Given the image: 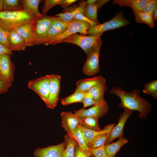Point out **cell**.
I'll return each instance as SVG.
<instances>
[{"mask_svg":"<svg viewBox=\"0 0 157 157\" xmlns=\"http://www.w3.org/2000/svg\"><path fill=\"white\" fill-rule=\"evenodd\" d=\"M98 119L94 117H87L82 119L81 126L88 129L100 131L101 130L99 125Z\"/></svg>","mask_w":157,"mask_h":157,"instance_id":"f546056e","label":"cell"},{"mask_svg":"<svg viewBox=\"0 0 157 157\" xmlns=\"http://www.w3.org/2000/svg\"><path fill=\"white\" fill-rule=\"evenodd\" d=\"M114 126V124H109L99 131L88 129L81 126H79V127L88 144V142L91 140L101 135L109 133Z\"/></svg>","mask_w":157,"mask_h":157,"instance_id":"44dd1931","label":"cell"},{"mask_svg":"<svg viewBox=\"0 0 157 157\" xmlns=\"http://www.w3.org/2000/svg\"><path fill=\"white\" fill-rule=\"evenodd\" d=\"M108 0H97L94 3L87 4L86 1L83 5V14L91 21L99 24L97 19V12L99 8L109 1Z\"/></svg>","mask_w":157,"mask_h":157,"instance_id":"2e32d148","label":"cell"},{"mask_svg":"<svg viewBox=\"0 0 157 157\" xmlns=\"http://www.w3.org/2000/svg\"><path fill=\"white\" fill-rule=\"evenodd\" d=\"M60 0H45L42 8L43 14H46L49 10L57 5H59Z\"/></svg>","mask_w":157,"mask_h":157,"instance_id":"e575fe53","label":"cell"},{"mask_svg":"<svg viewBox=\"0 0 157 157\" xmlns=\"http://www.w3.org/2000/svg\"><path fill=\"white\" fill-rule=\"evenodd\" d=\"M12 85L0 79V94L7 92Z\"/></svg>","mask_w":157,"mask_h":157,"instance_id":"ab89813d","label":"cell"},{"mask_svg":"<svg viewBox=\"0 0 157 157\" xmlns=\"http://www.w3.org/2000/svg\"><path fill=\"white\" fill-rule=\"evenodd\" d=\"M133 113V111L124 110L120 116L117 124L116 125L114 126L109 133L105 144L110 143L116 138L123 136L124 133V129L126 122Z\"/></svg>","mask_w":157,"mask_h":157,"instance_id":"5bb4252c","label":"cell"},{"mask_svg":"<svg viewBox=\"0 0 157 157\" xmlns=\"http://www.w3.org/2000/svg\"><path fill=\"white\" fill-rule=\"evenodd\" d=\"M82 10V8L79 6L75 8V12L74 15V17L75 19L85 21L88 23L92 27L95 26L99 24L87 18L81 13Z\"/></svg>","mask_w":157,"mask_h":157,"instance_id":"d6a6232c","label":"cell"},{"mask_svg":"<svg viewBox=\"0 0 157 157\" xmlns=\"http://www.w3.org/2000/svg\"><path fill=\"white\" fill-rule=\"evenodd\" d=\"M86 92H74L68 96L61 98V103L64 106H68L74 103L82 102Z\"/></svg>","mask_w":157,"mask_h":157,"instance_id":"83f0119b","label":"cell"},{"mask_svg":"<svg viewBox=\"0 0 157 157\" xmlns=\"http://www.w3.org/2000/svg\"><path fill=\"white\" fill-rule=\"evenodd\" d=\"M97 0H88L86 1V3L87 4H92L95 3Z\"/></svg>","mask_w":157,"mask_h":157,"instance_id":"f6af8a7d","label":"cell"},{"mask_svg":"<svg viewBox=\"0 0 157 157\" xmlns=\"http://www.w3.org/2000/svg\"><path fill=\"white\" fill-rule=\"evenodd\" d=\"M67 135L76 140L79 147L82 151L88 155H92L79 127L73 133Z\"/></svg>","mask_w":157,"mask_h":157,"instance_id":"d4e9b609","label":"cell"},{"mask_svg":"<svg viewBox=\"0 0 157 157\" xmlns=\"http://www.w3.org/2000/svg\"><path fill=\"white\" fill-rule=\"evenodd\" d=\"M61 76L57 74L50 75L48 102L46 105L49 108L56 107L59 99L60 91Z\"/></svg>","mask_w":157,"mask_h":157,"instance_id":"8fae6325","label":"cell"},{"mask_svg":"<svg viewBox=\"0 0 157 157\" xmlns=\"http://www.w3.org/2000/svg\"><path fill=\"white\" fill-rule=\"evenodd\" d=\"M103 34L86 36L76 33L64 39L60 43H66L76 45L81 48L87 56L101 38V36Z\"/></svg>","mask_w":157,"mask_h":157,"instance_id":"5b68a950","label":"cell"},{"mask_svg":"<svg viewBox=\"0 0 157 157\" xmlns=\"http://www.w3.org/2000/svg\"><path fill=\"white\" fill-rule=\"evenodd\" d=\"M107 88L106 82H104L94 85L88 91L96 102H98L104 99V95Z\"/></svg>","mask_w":157,"mask_h":157,"instance_id":"cb8c5ba5","label":"cell"},{"mask_svg":"<svg viewBox=\"0 0 157 157\" xmlns=\"http://www.w3.org/2000/svg\"><path fill=\"white\" fill-rule=\"evenodd\" d=\"M35 23H26L14 30L24 39L27 46H32V40Z\"/></svg>","mask_w":157,"mask_h":157,"instance_id":"d6986e66","label":"cell"},{"mask_svg":"<svg viewBox=\"0 0 157 157\" xmlns=\"http://www.w3.org/2000/svg\"><path fill=\"white\" fill-rule=\"evenodd\" d=\"M15 66L11 60L10 55L3 53L0 55V79L12 83L14 80Z\"/></svg>","mask_w":157,"mask_h":157,"instance_id":"30bf717a","label":"cell"},{"mask_svg":"<svg viewBox=\"0 0 157 157\" xmlns=\"http://www.w3.org/2000/svg\"><path fill=\"white\" fill-rule=\"evenodd\" d=\"M109 133L101 135L90 140L88 143L89 148L93 149L105 145Z\"/></svg>","mask_w":157,"mask_h":157,"instance_id":"1f68e13d","label":"cell"},{"mask_svg":"<svg viewBox=\"0 0 157 157\" xmlns=\"http://www.w3.org/2000/svg\"><path fill=\"white\" fill-rule=\"evenodd\" d=\"M37 20L23 10L0 11V27L8 32L25 24L35 23Z\"/></svg>","mask_w":157,"mask_h":157,"instance_id":"7a4b0ae2","label":"cell"},{"mask_svg":"<svg viewBox=\"0 0 157 157\" xmlns=\"http://www.w3.org/2000/svg\"><path fill=\"white\" fill-rule=\"evenodd\" d=\"M90 151L94 157H109L106 152L105 145L94 149H90Z\"/></svg>","mask_w":157,"mask_h":157,"instance_id":"d590c367","label":"cell"},{"mask_svg":"<svg viewBox=\"0 0 157 157\" xmlns=\"http://www.w3.org/2000/svg\"><path fill=\"white\" fill-rule=\"evenodd\" d=\"M8 32L0 27V44L10 50L8 39Z\"/></svg>","mask_w":157,"mask_h":157,"instance_id":"8d00e7d4","label":"cell"},{"mask_svg":"<svg viewBox=\"0 0 157 157\" xmlns=\"http://www.w3.org/2000/svg\"><path fill=\"white\" fill-rule=\"evenodd\" d=\"M133 13L136 22L146 24L151 28L154 27L155 21L151 14L141 11L135 12Z\"/></svg>","mask_w":157,"mask_h":157,"instance_id":"484cf974","label":"cell"},{"mask_svg":"<svg viewBox=\"0 0 157 157\" xmlns=\"http://www.w3.org/2000/svg\"><path fill=\"white\" fill-rule=\"evenodd\" d=\"M75 8L71 11H67L60 13L55 15V17H59L63 21L66 22H72L74 20V15L75 12Z\"/></svg>","mask_w":157,"mask_h":157,"instance_id":"836d02e7","label":"cell"},{"mask_svg":"<svg viewBox=\"0 0 157 157\" xmlns=\"http://www.w3.org/2000/svg\"><path fill=\"white\" fill-rule=\"evenodd\" d=\"M8 39L12 51L24 50L27 46L24 39L14 30L8 32Z\"/></svg>","mask_w":157,"mask_h":157,"instance_id":"ac0fdd59","label":"cell"},{"mask_svg":"<svg viewBox=\"0 0 157 157\" xmlns=\"http://www.w3.org/2000/svg\"><path fill=\"white\" fill-rule=\"evenodd\" d=\"M102 44L101 38L87 56V60L84 63L82 70L84 73L88 76H93L97 74L99 70V55Z\"/></svg>","mask_w":157,"mask_h":157,"instance_id":"52a82bcc","label":"cell"},{"mask_svg":"<svg viewBox=\"0 0 157 157\" xmlns=\"http://www.w3.org/2000/svg\"><path fill=\"white\" fill-rule=\"evenodd\" d=\"M130 23L129 20L124 17L123 13L121 11L117 13L110 20L91 28L86 31L85 35H99L107 31L125 26Z\"/></svg>","mask_w":157,"mask_h":157,"instance_id":"277c9868","label":"cell"},{"mask_svg":"<svg viewBox=\"0 0 157 157\" xmlns=\"http://www.w3.org/2000/svg\"><path fill=\"white\" fill-rule=\"evenodd\" d=\"M104 82H106L105 78L100 75L81 79L76 83V88L75 92H86L94 85Z\"/></svg>","mask_w":157,"mask_h":157,"instance_id":"e0dca14e","label":"cell"},{"mask_svg":"<svg viewBox=\"0 0 157 157\" xmlns=\"http://www.w3.org/2000/svg\"><path fill=\"white\" fill-rule=\"evenodd\" d=\"M150 0H114V4L120 6L131 7L133 12L140 11L148 3Z\"/></svg>","mask_w":157,"mask_h":157,"instance_id":"7402d4cb","label":"cell"},{"mask_svg":"<svg viewBox=\"0 0 157 157\" xmlns=\"http://www.w3.org/2000/svg\"><path fill=\"white\" fill-rule=\"evenodd\" d=\"M3 53H7L13 55L12 51L10 49L5 47L0 44V55Z\"/></svg>","mask_w":157,"mask_h":157,"instance_id":"7bdbcfd3","label":"cell"},{"mask_svg":"<svg viewBox=\"0 0 157 157\" xmlns=\"http://www.w3.org/2000/svg\"><path fill=\"white\" fill-rule=\"evenodd\" d=\"M152 16L154 21H155L157 20V7L153 11L152 14Z\"/></svg>","mask_w":157,"mask_h":157,"instance_id":"ee69618b","label":"cell"},{"mask_svg":"<svg viewBox=\"0 0 157 157\" xmlns=\"http://www.w3.org/2000/svg\"><path fill=\"white\" fill-rule=\"evenodd\" d=\"M50 80V75H47L29 81L28 84V88L36 93L46 105L47 103L48 99Z\"/></svg>","mask_w":157,"mask_h":157,"instance_id":"9c48e42d","label":"cell"},{"mask_svg":"<svg viewBox=\"0 0 157 157\" xmlns=\"http://www.w3.org/2000/svg\"><path fill=\"white\" fill-rule=\"evenodd\" d=\"M91 27L88 23L74 19L64 32L51 40L45 46L49 44L55 45L60 43L64 39L77 33L85 35L86 31Z\"/></svg>","mask_w":157,"mask_h":157,"instance_id":"8992f818","label":"cell"},{"mask_svg":"<svg viewBox=\"0 0 157 157\" xmlns=\"http://www.w3.org/2000/svg\"><path fill=\"white\" fill-rule=\"evenodd\" d=\"M72 22H66L62 20L59 17H55L49 28L45 45L51 40L64 32Z\"/></svg>","mask_w":157,"mask_h":157,"instance_id":"9a60e30c","label":"cell"},{"mask_svg":"<svg viewBox=\"0 0 157 157\" xmlns=\"http://www.w3.org/2000/svg\"><path fill=\"white\" fill-rule=\"evenodd\" d=\"M3 10L10 11L23 10L21 0H2Z\"/></svg>","mask_w":157,"mask_h":157,"instance_id":"f1b7e54d","label":"cell"},{"mask_svg":"<svg viewBox=\"0 0 157 157\" xmlns=\"http://www.w3.org/2000/svg\"><path fill=\"white\" fill-rule=\"evenodd\" d=\"M157 7V0H150L148 3L140 11L151 14L154 10Z\"/></svg>","mask_w":157,"mask_h":157,"instance_id":"f35d334b","label":"cell"},{"mask_svg":"<svg viewBox=\"0 0 157 157\" xmlns=\"http://www.w3.org/2000/svg\"><path fill=\"white\" fill-rule=\"evenodd\" d=\"M147 95L151 96L156 99H157V80H154L145 84L142 90Z\"/></svg>","mask_w":157,"mask_h":157,"instance_id":"4dcf8cb0","label":"cell"},{"mask_svg":"<svg viewBox=\"0 0 157 157\" xmlns=\"http://www.w3.org/2000/svg\"><path fill=\"white\" fill-rule=\"evenodd\" d=\"M109 92L119 98L121 100L119 107L124 110L138 111V117L140 118H146L152 109L151 104L140 96L139 89L126 92L123 90L121 87L115 86Z\"/></svg>","mask_w":157,"mask_h":157,"instance_id":"6da1fadb","label":"cell"},{"mask_svg":"<svg viewBox=\"0 0 157 157\" xmlns=\"http://www.w3.org/2000/svg\"><path fill=\"white\" fill-rule=\"evenodd\" d=\"M108 108L109 106L107 101L104 99L88 109L83 108L75 111L74 113L81 119L89 117L99 119L104 116L107 113Z\"/></svg>","mask_w":157,"mask_h":157,"instance_id":"ba28073f","label":"cell"},{"mask_svg":"<svg viewBox=\"0 0 157 157\" xmlns=\"http://www.w3.org/2000/svg\"><path fill=\"white\" fill-rule=\"evenodd\" d=\"M55 18L43 14L37 19L35 23L32 40V45L45 44H46L48 30Z\"/></svg>","mask_w":157,"mask_h":157,"instance_id":"3957f363","label":"cell"},{"mask_svg":"<svg viewBox=\"0 0 157 157\" xmlns=\"http://www.w3.org/2000/svg\"><path fill=\"white\" fill-rule=\"evenodd\" d=\"M23 10L37 19L40 18L43 15L39 12L38 7L42 1L40 0H21Z\"/></svg>","mask_w":157,"mask_h":157,"instance_id":"ffe728a7","label":"cell"},{"mask_svg":"<svg viewBox=\"0 0 157 157\" xmlns=\"http://www.w3.org/2000/svg\"><path fill=\"white\" fill-rule=\"evenodd\" d=\"M66 145L64 152V157H74L75 147L77 144L76 140L67 134L64 136Z\"/></svg>","mask_w":157,"mask_h":157,"instance_id":"4316f807","label":"cell"},{"mask_svg":"<svg viewBox=\"0 0 157 157\" xmlns=\"http://www.w3.org/2000/svg\"><path fill=\"white\" fill-rule=\"evenodd\" d=\"M60 115L62 126L67 134L73 133L81 125L82 119L72 112H63Z\"/></svg>","mask_w":157,"mask_h":157,"instance_id":"7c38bea8","label":"cell"},{"mask_svg":"<svg viewBox=\"0 0 157 157\" xmlns=\"http://www.w3.org/2000/svg\"><path fill=\"white\" fill-rule=\"evenodd\" d=\"M3 10V2L2 0H0V11Z\"/></svg>","mask_w":157,"mask_h":157,"instance_id":"bcb514c9","label":"cell"},{"mask_svg":"<svg viewBox=\"0 0 157 157\" xmlns=\"http://www.w3.org/2000/svg\"><path fill=\"white\" fill-rule=\"evenodd\" d=\"M74 157H91V156L88 155L82 151L79 147L77 143L75 147Z\"/></svg>","mask_w":157,"mask_h":157,"instance_id":"60d3db41","label":"cell"},{"mask_svg":"<svg viewBox=\"0 0 157 157\" xmlns=\"http://www.w3.org/2000/svg\"><path fill=\"white\" fill-rule=\"evenodd\" d=\"M66 145L65 140L60 144L43 148H37L35 151V157H64Z\"/></svg>","mask_w":157,"mask_h":157,"instance_id":"4fadbf2b","label":"cell"},{"mask_svg":"<svg viewBox=\"0 0 157 157\" xmlns=\"http://www.w3.org/2000/svg\"><path fill=\"white\" fill-rule=\"evenodd\" d=\"M128 140L122 136L116 141L105 145L106 152L109 157H115L121 148L128 143Z\"/></svg>","mask_w":157,"mask_h":157,"instance_id":"603a6c76","label":"cell"},{"mask_svg":"<svg viewBox=\"0 0 157 157\" xmlns=\"http://www.w3.org/2000/svg\"><path fill=\"white\" fill-rule=\"evenodd\" d=\"M76 1V0H60L59 5L63 8H66Z\"/></svg>","mask_w":157,"mask_h":157,"instance_id":"b9f144b4","label":"cell"},{"mask_svg":"<svg viewBox=\"0 0 157 157\" xmlns=\"http://www.w3.org/2000/svg\"><path fill=\"white\" fill-rule=\"evenodd\" d=\"M82 103L83 104V108H84L93 106L98 102H96L87 91L85 93Z\"/></svg>","mask_w":157,"mask_h":157,"instance_id":"74e56055","label":"cell"}]
</instances>
